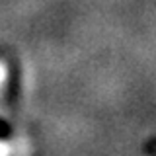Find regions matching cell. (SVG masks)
Listing matches in <instances>:
<instances>
[{"mask_svg":"<svg viewBox=\"0 0 156 156\" xmlns=\"http://www.w3.org/2000/svg\"><path fill=\"white\" fill-rule=\"evenodd\" d=\"M4 154H6V148H4V146L0 144V156H4Z\"/></svg>","mask_w":156,"mask_h":156,"instance_id":"cell-1","label":"cell"}]
</instances>
